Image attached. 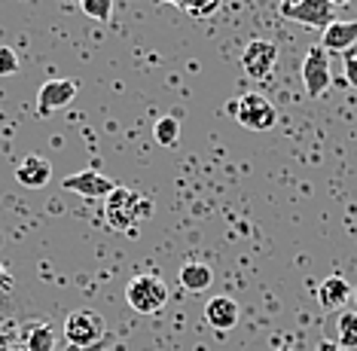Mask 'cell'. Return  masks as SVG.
Listing matches in <instances>:
<instances>
[{
    "mask_svg": "<svg viewBox=\"0 0 357 351\" xmlns=\"http://www.w3.org/2000/svg\"><path fill=\"white\" fill-rule=\"evenodd\" d=\"M147 214H150V202L144 195H137L135 190H126V186H116L104 202V217L119 232H135L137 223Z\"/></svg>",
    "mask_w": 357,
    "mask_h": 351,
    "instance_id": "cell-1",
    "label": "cell"
},
{
    "mask_svg": "<svg viewBox=\"0 0 357 351\" xmlns=\"http://www.w3.org/2000/svg\"><path fill=\"white\" fill-rule=\"evenodd\" d=\"M232 117L238 126L250 128V132H269L275 122H278V110H275V104L266 95L245 92L232 101Z\"/></svg>",
    "mask_w": 357,
    "mask_h": 351,
    "instance_id": "cell-2",
    "label": "cell"
},
{
    "mask_svg": "<svg viewBox=\"0 0 357 351\" xmlns=\"http://www.w3.org/2000/svg\"><path fill=\"white\" fill-rule=\"evenodd\" d=\"M126 303L137 315H159L168 303V287L156 275H135L126 287Z\"/></svg>",
    "mask_w": 357,
    "mask_h": 351,
    "instance_id": "cell-3",
    "label": "cell"
},
{
    "mask_svg": "<svg viewBox=\"0 0 357 351\" xmlns=\"http://www.w3.org/2000/svg\"><path fill=\"white\" fill-rule=\"evenodd\" d=\"M104 333H107V321H104L98 312H92V308H77V312H70L68 321H64V339L74 348L98 345L104 339Z\"/></svg>",
    "mask_w": 357,
    "mask_h": 351,
    "instance_id": "cell-4",
    "label": "cell"
},
{
    "mask_svg": "<svg viewBox=\"0 0 357 351\" xmlns=\"http://www.w3.org/2000/svg\"><path fill=\"white\" fill-rule=\"evenodd\" d=\"M275 64H278V46L272 40H250L245 46V52H241V70L254 83H266L272 77Z\"/></svg>",
    "mask_w": 357,
    "mask_h": 351,
    "instance_id": "cell-5",
    "label": "cell"
},
{
    "mask_svg": "<svg viewBox=\"0 0 357 351\" xmlns=\"http://www.w3.org/2000/svg\"><path fill=\"white\" fill-rule=\"evenodd\" d=\"M330 55L321 46H312L303 55V89L308 98H321L330 89Z\"/></svg>",
    "mask_w": 357,
    "mask_h": 351,
    "instance_id": "cell-6",
    "label": "cell"
},
{
    "mask_svg": "<svg viewBox=\"0 0 357 351\" xmlns=\"http://www.w3.org/2000/svg\"><path fill=\"white\" fill-rule=\"evenodd\" d=\"M281 15L290 19V22L305 24V28H321L324 31L336 22V6H333L330 0H303V3H296L294 10H284Z\"/></svg>",
    "mask_w": 357,
    "mask_h": 351,
    "instance_id": "cell-7",
    "label": "cell"
},
{
    "mask_svg": "<svg viewBox=\"0 0 357 351\" xmlns=\"http://www.w3.org/2000/svg\"><path fill=\"white\" fill-rule=\"evenodd\" d=\"M77 98V83L74 80H46L37 92V113L40 117H52L55 110L68 107Z\"/></svg>",
    "mask_w": 357,
    "mask_h": 351,
    "instance_id": "cell-8",
    "label": "cell"
},
{
    "mask_svg": "<svg viewBox=\"0 0 357 351\" xmlns=\"http://www.w3.org/2000/svg\"><path fill=\"white\" fill-rule=\"evenodd\" d=\"M61 186L64 190H70V193L86 195V199H107V195L116 190V184H113L110 177H104L101 171H92V168L77 171V174H68Z\"/></svg>",
    "mask_w": 357,
    "mask_h": 351,
    "instance_id": "cell-9",
    "label": "cell"
},
{
    "mask_svg": "<svg viewBox=\"0 0 357 351\" xmlns=\"http://www.w3.org/2000/svg\"><path fill=\"white\" fill-rule=\"evenodd\" d=\"M15 181L25 186V190H43L52 181V162L46 156H40V153H28L15 165Z\"/></svg>",
    "mask_w": 357,
    "mask_h": 351,
    "instance_id": "cell-10",
    "label": "cell"
},
{
    "mask_svg": "<svg viewBox=\"0 0 357 351\" xmlns=\"http://www.w3.org/2000/svg\"><path fill=\"white\" fill-rule=\"evenodd\" d=\"M357 43V22H333L330 28H324V34H321V49L324 52H348Z\"/></svg>",
    "mask_w": 357,
    "mask_h": 351,
    "instance_id": "cell-11",
    "label": "cell"
},
{
    "mask_svg": "<svg viewBox=\"0 0 357 351\" xmlns=\"http://www.w3.org/2000/svg\"><path fill=\"white\" fill-rule=\"evenodd\" d=\"M205 321L214 330H232L238 324V303L232 297H211L205 303Z\"/></svg>",
    "mask_w": 357,
    "mask_h": 351,
    "instance_id": "cell-12",
    "label": "cell"
},
{
    "mask_svg": "<svg viewBox=\"0 0 357 351\" xmlns=\"http://www.w3.org/2000/svg\"><path fill=\"white\" fill-rule=\"evenodd\" d=\"M351 284H348L342 275H330V278L321 281L318 287V303L327 308V312H339L345 303H351Z\"/></svg>",
    "mask_w": 357,
    "mask_h": 351,
    "instance_id": "cell-13",
    "label": "cell"
},
{
    "mask_svg": "<svg viewBox=\"0 0 357 351\" xmlns=\"http://www.w3.org/2000/svg\"><path fill=\"white\" fill-rule=\"evenodd\" d=\"M177 281H181L183 290L190 293H205L211 284H214V269L208 263H199V260H192V263H183L181 272H177Z\"/></svg>",
    "mask_w": 357,
    "mask_h": 351,
    "instance_id": "cell-14",
    "label": "cell"
},
{
    "mask_svg": "<svg viewBox=\"0 0 357 351\" xmlns=\"http://www.w3.org/2000/svg\"><path fill=\"white\" fill-rule=\"evenodd\" d=\"M336 342L348 351L357 348V312H342L336 321Z\"/></svg>",
    "mask_w": 357,
    "mask_h": 351,
    "instance_id": "cell-15",
    "label": "cell"
},
{
    "mask_svg": "<svg viewBox=\"0 0 357 351\" xmlns=\"http://www.w3.org/2000/svg\"><path fill=\"white\" fill-rule=\"evenodd\" d=\"M153 137H156V144H162V147H174L177 141H181V119L177 117L156 119V126H153Z\"/></svg>",
    "mask_w": 357,
    "mask_h": 351,
    "instance_id": "cell-16",
    "label": "cell"
},
{
    "mask_svg": "<svg viewBox=\"0 0 357 351\" xmlns=\"http://www.w3.org/2000/svg\"><path fill=\"white\" fill-rule=\"evenodd\" d=\"M55 345V333L50 324H37L28 336V351H52Z\"/></svg>",
    "mask_w": 357,
    "mask_h": 351,
    "instance_id": "cell-17",
    "label": "cell"
},
{
    "mask_svg": "<svg viewBox=\"0 0 357 351\" xmlns=\"http://www.w3.org/2000/svg\"><path fill=\"white\" fill-rule=\"evenodd\" d=\"M223 0H183V10L192 15V19H211V15L220 13Z\"/></svg>",
    "mask_w": 357,
    "mask_h": 351,
    "instance_id": "cell-18",
    "label": "cell"
},
{
    "mask_svg": "<svg viewBox=\"0 0 357 351\" xmlns=\"http://www.w3.org/2000/svg\"><path fill=\"white\" fill-rule=\"evenodd\" d=\"M79 10L95 22H110L113 15V0H79Z\"/></svg>",
    "mask_w": 357,
    "mask_h": 351,
    "instance_id": "cell-19",
    "label": "cell"
},
{
    "mask_svg": "<svg viewBox=\"0 0 357 351\" xmlns=\"http://www.w3.org/2000/svg\"><path fill=\"white\" fill-rule=\"evenodd\" d=\"M19 73V55L10 46H0V77H13Z\"/></svg>",
    "mask_w": 357,
    "mask_h": 351,
    "instance_id": "cell-20",
    "label": "cell"
},
{
    "mask_svg": "<svg viewBox=\"0 0 357 351\" xmlns=\"http://www.w3.org/2000/svg\"><path fill=\"white\" fill-rule=\"evenodd\" d=\"M342 68H345V83L351 86V89H357V55L348 52V55H345V64H342Z\"/></svg>",
    "mask_w": 357,
    "mask_h": 351,
    "instance_id": "cell-21",
    "label": "cell"
},
{
    "mask_svg": "<svg viewBox=\"0 0 357 351\" xmlns=\"http://www.w3.org/2000/svg\"><path fill=\"white\" fill-rule=\"evenodd\" d=\"M314 351H348V348H342L339 342H333V339H321L318 345H314Z\"/></svg>",
    "mask_w": 357,
    "mask_h": 351,
    "instance_id": "cell-22",
    "label": "cell"
},
{
    "mask_svg": "<svg viewBox=\"0 0 357 351\" xmlns=\"http://www.w3.org/2000/svg\"><path fill=\"white\" fill-rule=\"evenodd\" d=\"M10 287V275H6V269L0 266V290H6Z\"/></svg>",
    "mask_w": 357,
    "mask_h": 351,
    "instance_id": "cell-23",
    "label": "cell"
},
{
    "mask_svg": "<svg viewBox=\"0 0 357 351\" xmlns=\"http://www.w3.org/2000/svg\"><path fill=\"white\" fill-rule=\"evenodd\" d=\"M296 3H303V0H281V13H284V10H294Z\"/></svg>",
    "mask_w": 357,
    "mask_h": 351,
    "instance_id": "cell-24",
    "label": "cell"
},
{
    "mask_svg": "<svg viewBox=\"0 0 357 351\" xmlns=\"http://www.w3.org/2000/svg\"><path fill=\"white\" fill-rule=\"evenodd\" d=\"M156 3H172V6H183V0H156Z\"/></svg>",
    "mask_w": 357,
    "mask_h": 351,
    "instance_id": "cell-25",
    "label": "cell"
},
{
    "mask_svg": "<svg viewBox=\"0 0 357 351\" xmlns=\"http://www.w3.org/2000/svg\"><path fill=\"white\" fill-rule=\"evenodd\" d=\"M333 6H345V3H351V0H330Z\"/></svg>",
    "mask_w": 357,
    "mask_h": 351,
    "instance_id": "cell-26",
    "label": "cell"
},
{
    "mask_svg": "<svg viewBox=\"0 0 357 351\" xmlns=\"http://www.w3.org/2000/svg\"><path fill=\"white\" fill-rule=\"evenodd\" d=\"M351 303H354V306H357V287H354V290H351ZM354 312H357V308H354Z\"/></svg>",
    "mask_w": 357,
    "mask_h": 351,
    "instance_id": "cell-27",
    "label": "cell"
},
{
    "mask_svg": "<svg viewBox=\"0 0 357 351\" xmlns=\"http://www.w3.org/2000/svg\"><path fill=\"white\" fill-rule=\"evenodd\" d=\"M278 351H290V348H287V345H281V348H278Z\"/></svg>",
    "mask_w": 357,
    "mask_h": 351,
    "instance_id": "cell-28",
    "label": "cell"
}]
</instances>
